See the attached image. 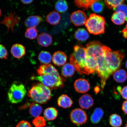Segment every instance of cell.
Wrapping results in <instances>:
<instances>
[{"label":"cell","instance_id":"2","mask_svg":"<svg viewBox=\"0 0 127 127\" xmlns=\"http://www.w3.org/2000/svg\"><path fill=\"white\" fill-rule=\"evenodd\" d=\"M28 95L33 101L40 104H45L52 97L50 89L41 83L33 85L29 91Z\"/></svg>","mask_w":127,"mask_h":127},{"label":"cell","instance_id":"23","mask_svg":"<svg viewBox=\"0 0 127 127\" xmlns=\"http://www.w3.org/2000/svg\"><path fill=\"white\" fill-rule=\"evenodd\" d=\"M104 112L103 109L100 108H97L95 109L92 115L90 120L92 123L97 124L99 123L102 119Z\"/></svg>","mask_w":127,"mask_h":127},{"label":"cell","instance_id":"1","mask_svg":"<svg viewBox=\"0 0 127 127\" xmlns=\"http://www.w3.org/2000/svg\"><path fill=\"white\" fill-rule=\"evenodd\" d=\"M86 56V48L80 44L74 46L73 52L70 57V63L80 74H86L85 67Z\"/></svg>","mask_w":127,"mask_h":127},{"label":"cell","instance_id":"32","mask_svg":"<svg viewBox=\"0 0 127 127\" xmlns=\"http://www.w3.org/2000/svg\"><path fill=\"white\" fill-rule=\"evenodd\" d=\"M68 4L66 1L64 0H60L57 1L55 4L56 10L60 13H64L68 10Z\"/></svg>","mask_w":127,"mask_h":127},{"label":"cell","instance_id":"17","mask_svg":"<svg viewBox=\"0 0 127 127\" xmlns=\"http://www.w3.org/2000/svg\"><path fill=\"white\" fill-rule=\"evenodd\" d=\"M11 52L14 58L20 59L26 54V50L23 45L20 44H16L12 46L11 49Z\"/></svg>","mask_w":127,"mask_h":127},{"label":"cell","instance_id":"16","mask_svg":"<svg viewBox=\"0 0 127 127\" xmlns=\"http://www.w3.org/2000/svg\"><path fill=\"white\" fill-rule=\"evenodd\" d=\"M79 104L82 109L90 108L94 104V101L92 96L88 94L84 95L79 98Z\"/></svg>","mask_w":127,"mask_h":127},{"label":"cell","instance_id":"46","mask_svg":"<svg viewBox=\"0 0 127 127\" xmlns=\"http://www.w3.org/2000/svg\"><path fill=\"white\" fill-rule=\"evenodd\" d=\"M126 68H127V60L126 64Z\"/></svg>","mask_w":127,"mask_h":127},{"label":"cell","instance_id":"24","mask_svg":"<svg viewBox=\"0 0 127 127\" xmlns=\"http://www.w3.org/2000/svg\"><path fill=\"white\" fill-rule=\"evenodd\" d=\"M125 14L121 12H116L113 14L111 20L116 25H120L125 23Z\"/></svg>","mask_w":127,"mask_h":127},{"label":"cell","instance_id":"26","mask_svg":"<svg viewBox=\"0 0 127 127\" xmlns=\"http://www.w3.org/2000/svg\"><path fill=\"white\" fill-rule=\"evenodd\" d=\"M43 109L39 104L32 103L30 105L29 112L32 117H36L39 116L42 114Z\"/></svg>","mask_w":127,"mask_h":127},{"label":"cell","instance_id":"18","mask_svg":"<svg viewBox=\"0 0 127 127\" xmlns=\"http://www.w3.org/2000/svg\"><path fill=\"white\" fill-rule=\"evenodd\" d=\"M37 42L39 45L47 47L52 44V37L51 36L47 33H42L37 36Z\"/></svg>","mask_w":127,"mask_h":127},{"label":"cell","instance_id":"35","mask_svg":"<svg viewBox=\"0 0 127 127\" xmlns=\"http://www.w3.org/2000/svg\"><path fill=\"white\" fill-rule=\"evenodd\" d=\"M32 123L35 127H44L46 125L45 119L39 116L35 117L33 120Z\"/></svg>","mask_w":127,"mask_h":127},{"label":"cell","instance_id":"22","mask_svg":"<svg viewBox=\"0 0 127 127\" xmlns=\"http://www.w3.org/2000/svg\"><path fill=\"white\" fill-rule=\"evenodd\" d=\"M61 20L60 14L57 12L54 11L49 13L46 17L47 22L52 25H58Z\"/></svg>","mask_w":127,"mask_h":127},{"label":"cell","instance_id":"3","mask_svg":"<svg viewBox=\"0 0 127 127\" xmlns=\"http://www.w3.org/2000/svg\"><path fill=\"white\" fill-rule=\"evenodd\" d=\"M104 50L106 62L112 74L120 67L125 54L121 51H112L109 48L105 46H104Z\"/></svg>","mask_w":127,"mask_h":127},{"label":"cell","instance_id":"39","mask_svg":"<svg viewBox=\"0 0 127 127\" xmlns=\"http://www.w3.org/2000/svg\"><path fill=\"white\" fill-rule=\"evenodd\" d=\"M16 127H32V126L29 122L22 120L17 124Z\"/></svg>","mask_w":127,"mask_h":127},{"label":"cell","instance_id":"25","mask_svg":"<svg viewBox=\"0 0 127 127\" xmlns=\"http://www.w3.org/2000/svg\"><path fill=\"white\" fill-rule=\"evenodd\" d=\"M113 78L116 82L122 83L124 82L127 78V74L124 70L120 69L114 72Z\"/></svg>","mask_w":127,"mask_h":127},{"label":"cell","instance_id":"8","mask_svg":"<svg viewBox=\"0 0 127 127\" xmlns=\"http://www.w3.org/2000/svg\"><path fill=\"white\" fill-rule=\"evenodd\" d=\"M104 45L99 41H93L87 43L86 45L87 55L95 57L96 58L105 55Z\"/></svg>","mask_w":127,"mask_h":127},{"label":"cell","instance_id":"40","mask_svg":"<svg viewBox=\"0 0 127 127\" xmlns=\"http://www.w3.org/2000/svg\"><path fill=\"white\" fill-rule=\"evenodd\" d=\"M120 94L124 99L127 100V86L122 89Z\"/></svg>","mask_w":127,"mask_h":127},{"label":"cell","instance_id":"43","mask_svg":"<svg viewBox=\"0 0 127 127\" xmlns=\"http://www.w3.org/2000/svg\"><path fill=\"white\" fill-rule=\"evenodd\" d=\"M124 37L127 38V31L126 29L124 30L123 31Z\"/></svg>","mask_w":127,"mask_h":127},{"label":"cell","instance_id":"44","mask_svg":"<svg viewBox=\"0 0 127 127\" xmlns=\"http://www.w3.org/2000/svg\"><path fill=\"white\" fill-rule=\"evenodd\" d=\"M95 91L96 93H97L99 91V86H96L95 88Z\"/></svg>","mask_w":127,"mask_h":127},{"label":"cell","instance_id":"28","mask_svg":"<svg viewBox=\"0 0 127 127\" xmlns=\"http://www.w3.org/2000/svg\"><path fill=\"white\" fill-rule=\"evenodd\" d=\"M89 35L86 30L84 28H79L74 34V37L79 41H85L89 38Z\"/></svg>","mask_w":127,"mask_h":127},{"label":"cell","instance_id":"37","mask_svg":"<svg viewBox=\"0 0 127 127\" xmlns=\"http://www.w3.org/2000/svg\"><path fill=\"white\" fill-rule=\"evenodd\" d=\"M113 10L116 12H123L125 16V20L127 21V5L126 4H122L116 8H113Z\"/></svg>","mask_w":127,"mask_h":127},{"label":"cell","instance_id":"45","mask_svg":"<svg viewBox=\"0 0 127 127\" xmlns=\"http://www.w3.org/2000/svg\"><path fill=\"white\" fill-rule=\"evenodd\" d=\"M1 9H0V17L1 16Z\"/></svg>","mask_w":127,"mask_h":127},{"label":"cell","instance_id":"33","mask_svg":"<svg viewBox=\"0 0 127 127\" xmlns=\"http://www.w3.org/2000/svg\"><path fill=\"white\" fill-rule=\"evenodd\" d=\"M91 7L94 12L97 13H100L102 12L104 10V3L103 1L96 0L92 5Z\"/></svg>","mask_w":127,"mask_h":127},{"label":"cell","instance_id":"20","mask_svg":"<svg viewBox=\"0 0 127 127\" xmlns=\"http://www.w3.org/2000/svg\"><path fill=\"white\" fill-rule=\"evenodd\" d=\"M58 103L59 107L64 108H67L70 107L72 105L73 101L67 95L64 94L58 98Z\"/></svg>","mask_w":127,"mask_h":127},{"label":"cell","instance_id":"21","mask_svg":"<svg viewBox=\"0 0 127 127\" xmlns=\"http://www.w3.org/2000/svg\"><path fill=\"white\" fill-rule=\"evenodd\" d=\"M75 71L74 66L70 63H67L64 65L62 68V75L65 78L71 77L74 75Z\"/></svg>","mask_w":127,"mask_h":127},{"label":"cell","instance_id":"38","mask_svg":"<svg viewBox=\"0 0 127 127\" xmlns=\"http://www.w3.org/2000/svg\"><path fill=\"white\" fill-rule=\"evenodd\" d=\"M8 56L7 49L4 46L0 44V59H7Z\"/></svg>","mask_w":127,"mask_h":127},{"label":"cell","instance_id":"19","mask_svg":"<svg viewBox=\"0 0 127 127\" xmlns=\"http://www.w3.org/2000/svg\"><path fill=\"white\" fill-rule=\"evenodd\" d=\"M42 19L39 16L33 15L28 17L25 20V26L28 28H35L42 21Z\"/></svg>","mask_w":127,"mask_h":127},{"label":"cell","instance_id":"36","mask_svg":"<svg viewBox=\"0 0 127 127\" xmlns=\"http://www.w3.org/2000/svg\"><path fill=\"white\" fill-rule=\"evenodd\" d=\"M124 0H105L106 5L109 9H111L112 8H115L125 2Z\"/></svg>","mask_w":127,"mask_h":127},{"label":"cell","instance_id":"27","mask_svg":"<svg viewBox=\"0 0 127 127\" xmlns=\"http://www.w3.org/2000/svg\"><path fill=\"white\" fill-rule=\"evenodd\" d=\"M44 117L48 121L55 120L58 115V112L55 108L49 107L44 110Z\"/></svg>","mask_w":127,"mask_h":127},{"label":"cell","instance_id":"14","mask_svg":"<svg viewBox=\"0 0 127 127\" xmlns=\"http://www.w3.org/2000/svg\"><path fill=\"white\" fill-rule=\"evenodd\" d=\"M36 71L40 76L47 74H59L58 70L51 64L41 65Z\"/></svg>","mask_w":127,"mask_h":127},{"label":"cell","instance_id":"49","mask_svg":"<svg viewBox=\"0 0 127 127\" xmlns=\"http://www.w3.org/2000/svg\"><path fill=\"white\" fill-rule=\"evenodd\" d=\"M50 127V126H48V127Z\"/></svg>","mask_w":127,"mask_h":127},{"label":"cell","instance_id":"48","mask_svg":"<svg viewBox=\"0 0 127 127\" xmlns=\"http://www.w3.org/2000/svg\"><path fill=\"white\" fill-rule=\"evenodd\" d=\"M126 30H127V25H126Z\"/></svg>","mask_w":127,"mask_h":127},{"label":"cell","instance_id":"15","mask_svg":"<svg viewBox=\"0 0 127 127\" xmlns=\"http://www.w3.org/2000/svg\"><path fill=\"white\" fill-rule=\"evenodd\" d=\"M67 60V56L63 52L58 51L55 52L52 56V62L54 64L58 66L64 65Z\"/></svg>","mask_w":127,"mask_h":127},{"label":"cell","instance_id":"12","mask_svg":"<svg viewBox=\"0 0 127 127\" xmlns=\"http://www.w3.org/2000/svg\"><path fill=\"white\" fill-rule=\"evenodd\" d=\"M20 20V17L16 15L15 13L12 12L9 15L5 16L4 20L0 23L5 25L7 27L8 31L11 29L13 31L14 26L18 24Z\"/></svg>","mask_w":127,"mask_h":127},{"label":"cell","instance_id":"31","mask_svg":"<svg viewBox=\"0 0 127 127\" xmlns=\"http://www.w3.org/2000/svg\"><path fill=\"white\" fill-rule=\"evenodd\" d=\"M96 0H77L74 3L76 6L79 8H83L84 9H88L91 7L92 5Z\"/></svg>","mask_w":127,"mask_h":127},{"label":"cell","instance_id":"5","mask_svg":"<svg viewBox=\"0 0 127 127\" xmlns=\"http://www.w3.org/2000/svg\"><path fill=\"white\" fill-rule=\"evenodd\" d=\"M27 93L24 85L18 81H15L8 91V100L12 104H17L23 100Z\"/></svg>","mask_w":127,"mask_h":127},{"label":"cell","instance_id":"11","mask_svg":"<svg viewBox=\"0 0 127 127\" xmlns=\"http://www.w3.org/2000/svg\"><path fill=\"white\" fill-rule=\"evenodd\" d=\"M98 65L96 58L87 55L85 70L86 74H93L97 71Z\"/></svg>","mask_w":127,"mask_h":127},{"label":"cell","instance_id":"29","mask_svg":"<svg viewBox=\"0 0 127 127\" xmlns=\"http://www.w3.org/2000/svg\"><path fill=\"white\" fill-rule=\"evenodd\" d=\"M38 58L41 63L44 65H47L51 62L52 57L50 52L42 51L39 54Z\"/></svg>","mask_w":127,"mask_h":127},{"label":"cell","instance_id":"42","mask_svg":"<svg viewBox=\"0 0 127 127\" xmlns=\"http://www.w3.org/2000/svg\"><path fill=\"white\" fill-rule=\"evenodd\" d=\"M21 2L23 3L24 4H29L31 3L33 1L32 0H22L21 1Z\"/></svg>","mask_w":127,"mask_h":127},{"label":"cell","instance_id":"9","mask_svg":"<svg viewBox=\"0 0 127 127\" xmlns=\"http://www.w3.org/2000/svg\"><path fill=\"white\" fill-rule=\"evenodd\" d=\"M71 122L77 126H80L85 124L87 120L86 113L82 109L77 108L71 111L70 115Z\"/></svg>","mask_w":127,"mask_h":127},{"label":"cell","instance_id":"6","mask_svg":"<svg viewBox=\"0 0 127 127\" xmlns=\"http://www.w3.org/2000/svg\"><path fill=\"white\" fill-rule=\"evenodd\" d=\"M32 80L39 81L43 85L50 88L57 89L64 85V80L59 74H47L41 76H33Z\"/></svg>","mask_w":127,"mask_h":127},{"label":"cell","instance_id":"30","mask_svg":"<svg viewBox=\"0 0 127 127\" xmlns=\"http://www.w3.org/2000/svg\"><path fill=\"white\" fill-rule=\"evenodd\" d=\"M109 123L113 127H120L122 125L123 121L120 115L117 114H113L109 117Z\"/></svg>","mask_w":127,"mask_h":127},{"label":"cell","instance_id":"13","mask_svg":"<svg viewBox=\"0 0 127 127\" xmlns=\"http://www.w3.org/2000/svg\"><path fill=\"white\" fill-rule=\"evenodd\" d=\"M74 86L76 91L79 93H86L90 88V84L88 81L82 78L77 79L75 81Z\"/></svg>","mask_w":127,"mask_h":127},{"label":"cell","instance_id":"41","mask_svg":"<svg viewBox=\"0 0 127 127\" xmlns=\"http://www.w3.org/2000/svg\"><path fill=\"white\" fill-rule=\"evenodd\" d=\"M122 109L125 113L127 115V101H125L123 102Z\"/></svg>","mask_w":127,"mask_h":127},{"label":"cell","instance_id":"4","mask_svg":"<svg viewBox=\"0 0 127 127\" xmlns=\"http://www.w3.org/2000/svg\"><path fill=\"white\" fill-rule=\"evenodd\" d=\"M106 24L104 17L93 13L90 15L85 25L90 34L96 35L104 33Z\"/></svg>","mask_w":127,"mask_h":127},{"label":"cell","instance_id":"10","mask_svg":"<svg viewBox=\"0 0 127 127\" xmlns=\"http://www.w3.org/2000/svg\"><path fill=\"white\" fill-rule=\"evenodd\" d=\"M70 19L71 23L77 26L85 24L87 20L86 14L81 10L76 11L73 12Z\"/></svg>","mask_w":127,"mask_h":127},{"label":"cell","instance_id":"34","mask_svg":"<svg viewBox=\"0 0 127 127\" xmlns=\"http://www.w3.org/2000/svg\"><path fill=\"white\" fill-rule=\"evenodd\" d=\"M38 32V31L35 28H28L25 32V36L27 38L34 39L37 37Z\"/></svg>","mask_w":127,"mask_h":127},{"label":"cell","instance_id":"47","mask_svg":"<svg viewBox=\"0 0 127 127\" xmlns=\"http://www.w3.org/2000/svg\"><path fill=\"white\" fill-rule=\"evenodd\" d=\"M124 127H127V122L125 126Z\"/></svg>","mask_w":127,"mask_h":127},{"label":"cell","instance_id":"7","mask_svg":"<svg viewBox=\"0 0 127 127\" xmlns=\"http://www.w3.org/2000/svg\"><path fill=\"white\" fill-rule=\"evenodd\" d=\"M104 55L100 56L96 58L97 61L98 75L101 78V90L104 89L107 79L112 74L109 69L106 62Z\"/></svg>","mask_w":127,"mask_h":127}]
</instances>
